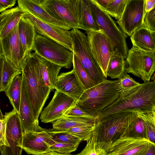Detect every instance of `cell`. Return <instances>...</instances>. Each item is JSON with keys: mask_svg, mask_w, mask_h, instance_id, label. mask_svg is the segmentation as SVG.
<instances>
[{"mask_svg": "<svg viewBox=\"0 0 155 155\" xmlns=\"http://www.w3.org/2000/svg\"><path fill=\"white\" fill-rule=\"evenodd\" d=\"M155 107V82L147 81L130 92L122 93L116 101L100 113L98 121L120 112H152Z\"/></svg>", "mask_w": 155, "mask_h": 155, "instance_id": "1", "label": "cell"}, {"mask_svg": "<svg viewBox=\"0 0 155 155\" xmlns=\"http://www.w3.org/2000/svg\"><path fill=\"white\" fill-rule=\"evenodd\" d=\"M122 93L119 79H106L85 90L75 104L85 112L99 116L103 110L116 101Z\"/></svg>", "mask_w": 155, "mask_h": 155, "instance_id": "2", "label": "cell"}, {"mask_svg": "<svg viewBox=\"0 0 155 155\" xmlns=\"http://www.w3.org/2000/svg\"><path fill=\"white\" fill-rule=\"evenodd\" d=\"M22 74L25 80L33 117L39 122L40 114L52 90L41 83L36 52H30L25 57Z\"/></svg>", "mask_w": 155, "mask_h": 155, "instance_id": "3", "label": "cell"}, {"mask_svg": "<svg viewBox=\"0 0 155 155\" xmlns=\"http://www.w3.org/2000/svg\"><path fill=\"white\" fill-rule=\"evenodd\" d=\"M137 114V112H127L109 115L97 122L93 136L97 141L111 145L117 139L127 136Z\"/></svg>", "mask_w": 155, "mask_h": 155, "instance_id": "4", "label": "cell"}, {"mask_svg": "<svg viewBox=\"0 0 155 155\" xmlns=\"http://www.w3.org/2000/svg\"><path fill=\"white\" fill-rule=\"evenodd\" d=\"M70 32L74 54L95 85L106 80L102 70L91 51L87 36L78 29H72Z\"/></svg>", "mask_w": 155, "mask_h": 155, "instance_id": "5", "label": "cell"}, {"mask_svg": "<svg viewBox=\"0 0 155 155\" xmlns=\"http://www.w3.org/2000/svg\"><path fill=\"white\" fill-rule=\"evenodd\" d=\"M48 61L70 69L73 65V51L56 41L37 33L32 49Z\"/></svg>", "mask_w": 155, "mask_h": 155, "instance_id": "6", "label": "cell"}, {"mask_svg": "<svg viewBox=\"0 0 155 155\" xmlns=\"http://www.w3.org/2000/svg\"><path fill=\"white\" fill-rule=\"evenodd\" d=\"M126 59L127 73L140 78L144 82L150 81L155 73V52L143 51L133 45Z\"/></svg>", "mask_w": 155, "mask_h": 155, "instance_id": "7", "label": "cell"}, {"mask_svg": "<svg viewBox=\"0 0 155 155\" xmlns=\"http://www.w3.org/2000/svg\"><path fill=\"white\" fill-rule=\"evenodd\" d=\"M90 4L93 15L100 29L104 31L115 48L126 59L129 51L126 42L127 36L110 15L100 8L92 0H90Z\"/></svg>", "mask_w": 155, "mask_h": 155, "instance_id": "8", "label": "cell"}, {"mask_svg": "<svg viewBox=\"0 0 155 155\" xmlns=\"http://www.w3.org/2000/svg\"><path fill=\"white\" fill-rule=\"evenodd\" d=\"M48 14L72 29H80L77 15L78 0H35Z\"/></svg>", "mask_w": 155, "mask_h": 155, "instance_id": "9", "label": "cell"}, {"mask_svg": "<svg viewBox=\"0 0 155 155\" xmlns=\"http://www.w3.org/2000/svg\"><path fill=\"white\" fill-rule=\"evenodd\" d=\"M91 51L107 78V65L115 47L104 31H86Z\"/></svg>", "mask_w": 155, "mask_h": 155, "instance_id": "10", "label": "cell"}, {"mask_svg": "<svg viewBox=\"0 0 155 155\" xmlns=\"http://www.w3.org/2000/svg\"><path fill=\"white\" fill-rule=\"evenodd\" d=\"M4 117L6 121V137L9 147L0 146L1 155H22L24 132L18 113L13 109Z\"/></svg>", "mask_w": 155, "mask_h": 155, "instance_id": "11", "label": "cell"}, {"mask_svg": "<svg viewBox=\"0 0 155 155\" xmlns=\"http://www.w3.org/2000/svg\"><path fill=\"white\" fill-rule=\"evenodd\" d=\"M145 0H127L120 19L117 21L119 27L130 36L136 30L144 25Z\"/></svg>", "mask_w": 155, "mask_h": 155, "instance_id": "12", "label": "cell"}, {"mask_svg": "<svg viewBox=\"0 0 155 155\" xmlns=\"http://www.w3.org/2000/svg\"><path fill=\"white\" fill-rule=\"evenodd\" d=\"M0 54L22 72L25 58L19 36L18 24L5 37L0 38Z\"/></svg>", "mask_w": 155, "mask_h": 155, "instance_id": "13", "label": "cell"}, {"mask_svg": "<svg viewBox=\"0 0 155 155\" xmlns=\"http://www.w3.org/2000/svg\"><path fill=\"white\" fill-rule=\"evenodd\" d=\"M25 12L23 17L33 24L37 33L56 41L73 51V42L70 31L44 22Z\"/></svg>", "mask_w": 155, "mask_h": 155, "instance_id": "14", "label": "cell"}, {"mask_svg": "<svg viewBox=\"0 0 155 155\" xmlns=\"http://www.w3.org/2000/svg\"><path fill=\"white\" fill-rule=\"evenodd\" d=\"M76 102L71 97L56 90L51 100L41 112V121L44 123H52L61 118Z\"/></svg>", "mask_w": 155, "mask_h": 155, "instance_id": "15", "label": "cell"}, {"mask_svg": "<svg viewBox=\"0 0 155 155\" xmlns=\"http://www.w3.org/2000/svg\"><path fill=\"white\" fill-rule=\"evenodd\" d=\"M50 130L24 134L23 150L28 155H42L48 152L50 147L57 143L52 139Z\"/></svg>", "mask_w": 155, "mask_h": 155, "instance_id": "16", "label": "cell"}, {"mask_svg": "<svg viewBox=\"0 0 155 155\" xmlns=\"http://www.w3.org/2000/svg\"><path fill=\"white\" fill-rule=\"evenodd\" d=\"M150 144L144 139L121 137L112 143L107 155H144Z\"/></svg>", "mask_w": 155, "mask_h": 155, "instance_id": "17", "label": "cell"}, {"mask_svg": "<svg viewBox=\"0 0 155 155\" xmlns=\"http://www.w3.org/2000/svg\"><path fill=\"white\" fill-rule=\"evenodd\" d=\"M21 97L18 113L22 125L24 134L28 132H40L45 129L39 125L32 112L25 80L22 74Z\"/></svg>", "mask_w": 155, "mask_h": 155, "instance_id": "18", "label": "cell"}, {"mask_svg": "<svg viewBox=\"0 0 155 155\" xmlns=\"http://www.w3.org/2000/svg\"><path fill=\"white\" fill-rule=\"evenodd\" d=\"M54 89L71 97L76 101L85 90L73 69L61 73L58 76Z\"/></svg>", "mask_w": 155, "mask_h": 155, "instance_id": "19", "label": "cell"}, {"mask_svg": "<svg viewBox=\"0 0 155 155\" xmlns=\"http://www.w3.org/2000/svg\"><path fill=\"white\" fill-rule=\"evenodd\" d=\"M18 5L41 21L70 31L71 29L65 23L51 16L41 7L35 0H18Z\"/></svg>", "mask_w": 155, "mask_h": 155, "instance_id": "20", "label": "cell"}, {"mask_svg": "<svg viewBox=\"0 0 155 155\" xmlns=\"http://www.w3.org/2000/svg\"><path fill=\"white\" fill-rule=\"evenodd\" d=\"M25 13L18 5L1 13L0 38L5 37L14 29Z\"/></svg>", "mask_w": 155, "mask_h": 155, "instance_id": "21", "label": "cell"}, {"mask_svg": "<svg viewBox=\"0 0 155 155\" xmlns=\"http://www.w3.org/2000/svg\"><path fill=\"white\" fill-rule=\"evenodd\" d=\"M77 15L80 29L86 31L101 29L92 12L90 0H78Z\"/></svg>", "mask_w": 155, "mask_h": 155, "instance_id": "22", "label": "cell"}, {"mask_svg": "<svg viewBox=\"0 0 155 155\" xmlns=\"http://www.w3.org/2000/svg\"><path fill=\"white\" fill-rule=\"evenodd\" d=\"M37 56L41 83L52 90L60 70L63 67L48 61L38 54Z\"/></svg>", "mask_w": 155, "mask_h": 155, "instance_id": "23", "label": "cell"}, {"mask_svg": "<svg viewBox=\"0 0 155 155\" xmlns=\"http://www.w3.org/2000/svg\"><path fill=\"white\" fill-rule=\"evenodd\" d=\"M18 32L25 58L32 50L37 33L33 24L23 16L18 24Z\"/></svg>", "mask_w": 155, "mask_h": 155, "instance_id": "24", "label": "cell"}, {"mask_svg": "<svg viewBox=\"0 0 155 155\" xmlns=\"http://www.w3.org/2000/svg\"><path fill=\"white\" fill-rule=\"evenodd\" d=\"M133 45L147 52H155V45L151 31L145 25L136 30L130 36Z\"/></svg>", "mask_w": 155, "mask_h": 155, "instance_id": "25", "label": "cell"}, {"mask_svg": "<svg viewBox=\"0 0 155 155\" xmlns=\"http://www.w3.org/2000/svg\"><path fill=\"white\" fill-rule=\"evenodd\" d=\"M0 92H5L14 78L22 72L16 68L4 56L0 54Z\"/></svg>", "mask_w": 155, "mask_h": 155, "instance_id": "26", "label": "cell"}, {"mask_svg": "<svg viewBox=\"0 0 155 155\" xmlns=\"http://www.w3.org/2000/svg\"><path fill=\"white\" fill-rule=\"evenodd\" d=\"M97 122L86 118L63 116L52 123V129L57 130L65 131L78 126L94 124Z\"/></svg>", "mask_w": 155, "mask_h": 155, "instance_id": "27", "label": "cell"}, {"mask_svg": "<svg viewBox=\"0 0 155 155\" xmlns=\"http://www.w3.org/2000/svg\"><path fill=\"white\" fill-rule=\"evenodd\" d=\"M125 59L115 48L108 63L107 71V76L113 79H120L125 71Z\"/></svg>", "mask_w": 155, "mask_h": 155, "instance_id": "28", "label": "cell"}, {"mask_svg": "<svg viewBox=\"0 0 155 155\" xmlns=\"http://www.w3.org/2000/svg\"><path fill=\"white\" fill-rule=\"evenodd\" d=\"M22 74L14 78L8 88L5 92L13 109L18 113L21 94Z\"/></svg>", "mask_w": 155, "mask_h": 155, "instance_id": "29", "label": "cell"}, {"mask_svg": "<svg viewBox=\"0 0 155 155\" xmlns=\"http://www.w3.org/2000/svg\"><path fill=\"white\" fill-rule=\"evenodd\" d=\"M84 148L76 155H107L110 146L97 141L93 136Z\"/></svg>", "mask_w": 155, "mask_h": 155, "instance_id": "30", "label": "cell"}, {"mask_svg": "<svg viewBox=\"0 0 155 155\" xmlns=\"http://www.w3.org/2000/svg\"><path fill=\"white\" fill-rule=\"evenodd\" d=\"M127 136L148 140L144 121L137 112V116L130 125L128 133Z\"/></svg>", "mask_w": 155, "mask_h": 155, "instance_id": "31", "label": "cell"}, {"mask_svg": "<svg viewBox=\"0 0 155 155\" xmlns=\"http://www.w3.org/2000/svg\"><path fill=\"white\" fill-rule=\"evenodd\" d=\"M73 66V69L76 73L85 90L95 85L74 54Z\"/></svg>", "mask_w": 155, "mask_h": 155, "instance_id": "32", "label": "cell"}, {"mask_svg": "<svg viewBox=\"0 0 155 155\" xmlns=\"http://www.w3.org/2000/svg\"><path fill=\"white\" fill-rule=\"evenodd\" d=\"M96 124L74 127L64 131L70 134L79 138L82 141H87L93 136Z\"/></svg>", "mask_w": 155, "mask_h": 155, "instance_id": "33", "label": "cell"}, {"mask_svg": "<svg viewBox=\"0 0 155 155\" xmlns=\"http://www.w3.org/2000/svg\"><path fill=\"white\" fill-rule=\"evenodd\" d=\"M127 1V0H112L105 11L118 21L121 17Z\"/></svg>", "mask_w": 155, "mask_h": 155, "instance_id": "34", "label": "cell"}, {"mask_svg": "<svg viewBox=\"0 0 155 155\" xmlns=\"http://www.w3.org/2000/svg\"><path fill=\"white\" fill-rule=\"evenodd\" d=\"M137 113L144 121L148 140L155 144V121L152 112Z\"/></svg>", "mask_w": 155, "mask_h": 155, "instance_id": "35", "label": "cell"}, {"mask_svg": "<svg viewBox=\"0 0 155 155\" xmlns=\"http://www.w3.org/2000/svg\"><path fill=\"white\" fill-rule=\"evenodd\" d=\"M81 142L57 143L50 147L48 152L54 151L60 153L70 154L77 150Z\"/></svg>", "mask_w": 155, "mask_h": 155, "instance_id": "36", "label": "cell"}, {"mask_svg": "<svg viewBox=\"0 0 155 155\" xmlns=\"http://www.w3.org/2000/svg\"><path fill=\"white\" fill-rule=\"evenodd\" d=\"M50 133L52 139L57 143L75 142L82 141L79 138L70 134L64 131L50 129Z\"/></svg>", "mask_w": 155, "mask_h": 155, "instance_id": "37", "label": "cell"}, {"mask_svg": "<svg viewBox=\"0 0 155 155\" xmlns=\"http://www.w3.org/2000/svg\"><path fill=\"white\" fill-rule=\"evenodd\" d=\"M119 79L123 93L130 92L141 84L134 80L127 74L126 71Z\"/></svg>", "mask_w": 155, "mask_h": 155, "instance_id": "38", "label": "cell"}, {"mask_svg": "<svg viewBox=\"0 0 155 155\" xmlns=\"http://www.w3.org/2000/svg\"><path fill=\"white\" fill-rule=\"evenodd\" d=\"M64 116L86 118L97 122L98 116L87 112L75 104L71 107L64 114Z\"/></svg>", "mask_w": 155, "mask_h": 155, "instance_id": "39", "label": "cell"}, {"mask_svg": "<svg viewBox=\"0 0 155 155\" xmlns=\"http://www.w3.org/2000/svg\"><path fill=\"white\" fill-rule=\"evenodd\" d=\"M6 121L0 110V146L9 147L6 137Z\"/></svg>", "mask_w": 155, "mask_h": 155, "instance_id": "40", "label": "cell"}, {"mask_svg": "<svg viewBox=\"0 0 155 155\" xmlns=\"http://www.w3.org/2000/svg\"><path fill=\"white\" fill-rule=\"evenodd\" d=\"M144 24L150 31H155V6L150 11L145 13Z\"/></svg>", "mask_w": 155, "mask_h": 155, "instance_id": "41", "label": "cell"}, {"mask_svg": "<svg viewBox=\"0 0 155 155\" xmlns=\"http://www.w3.org/2000/svg\"><path fill=\"white\" fill-rule=\"evenodd\" d=\"M16 2V0H0V12L14 6Z\"/></svg>", "mask_w": 155, "mask_h": 155, "instance_id": "42", "label": "cell"}, {"mask_svg": "<svg viewBox=\"0 0 155 155\" xmlns=\"http://www.w3.org/2000/svg\"><path fill=\"white\" fill-rule=\"evenodd\" d=\"M100 8L105 11L112 0H92Z\"/></svg>", "mask_w": 155, "mask_h": 155, "instance_id": "43", "label": "cell"}, {"mask_svg": "<svg viewBox=\"0 0 155 155\" xmlns=\"http://www.w3.org/2000/svg\"><path fill=\"white\" fill-rule=\"evenodd\" d=\"M155 6V0H145V13L150 11Z\"/></svg>", "mask_w": 155, "mask_h": 155, "instance_id": "44", "label": "cell"}, {"mask_svg": "<svg viewBox=\"0 0 155 155\" xmlns=\"http://www.w3.org/2000/svg\"><path fill=\"white\" fill-rule=\"evenodd\" d=\"M144 155H155V144L151 143L148 150Z\"/></svg>", "mask_w": 155, "mask_h": 155, "instance_id": "45", "label": "cell"}, {"mask_svg": "<svg viewBox=\"0 0 155 155\" xmlns=\"http://www.w3.org/2000/svg\"><path fill=\"white\" fill-rule=\"evenodd\" d=\"M42 155H72L71 154H61L57 153L54 151H51L45 154H43Z\"/></svg>", "mask_w": 155, "mask_h": 155, "instance_id": "46", "label": "cell"}, {"mask_svg": "<svg viewBox=\"0 0 155 155\" xmlns=\"http://www.w3.org/2000/svg\"><path fill=\"white\" fill-rule=\"evenodd\" d=\"M151 32L155 45V31H151Z\"/></svg>", "mask_w": 155, "mask_h": 155, "instance_id": "47", "label": "cell"}, {"mask_svg": "<svg viewBox=\"0 0 155 155\" xmlns=\"http://www.w3.org/2000/svg\"><path fill=\"white\" fill-rule=\"evenodd\" d=\"M152 113L154 119L155 121V107L152 110Z\"/></svg>", "mask_w": 155, "mask_h": 155, "instance_id": "48", "label": "cell"}, {"mask_svg": "<svg viewBox=\"0 0 155 155\" xmlns=\"http://www.w3.org/2000/svg\"><path fill=\"white\" fill-rule=\"evenodd\" d=\"M150 80L153 81L155 82V73H154L151 77Z\"/></svg>", "mask_w": 155, "mask_h": 155, "instance_id": "49", "label": "cell"}]
</instances>
